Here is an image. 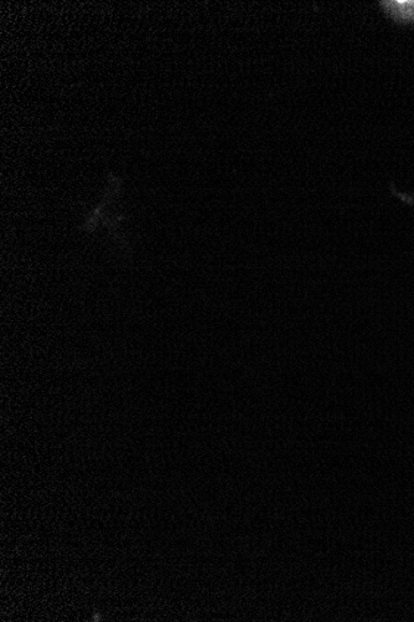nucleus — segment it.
Masks as SVG:
<instances>
[{
    "label": "nucleus",
    "instance_id": "1",
    "mask_svg": "<svg viewBox=\"0 0 414 622\" xmlns=\"http://www.w3.org/2000/svg\"><path fill=\"white\" fill-rule=\"evenodd\" d=\"M385 4L397 17L403 19L414 18V2H387Z\"/></svg>",
    "mask_w": 414,
    "mask_h": 622
}]
</instances>
